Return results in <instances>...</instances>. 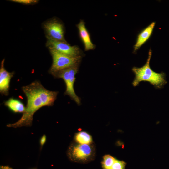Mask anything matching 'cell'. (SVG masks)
<instances>
[{"instance_id": "1", "label": "cell", "mask_w": 169, "mask_h": 169, "mask_svg": "<svg viewBox=\"0 0 169 169\" xmlns=\"http://www.w3.org/2000/svg\"><path fill=\"white\" fill-rule=\"evenodd\" d=\"M22 89L27 99L25 111L19 120L13 123L8 124L7 127L17 128L31 126L34 113L43 106H52L58 93L57 91L45 89L38 81L22 87Z\"/></svg>"}, {"instance_id": "2", "label": "cell", "mask_w": 169, "mask_h": 169, "mask_svg": "<svg viewBox=\"0 0 169 169\" xmlns=\"http://www.w3.org/2000/svg\"><path fill=\"white\" fill-rule=\"evenodd\" d=\"M152 55L151 49L149 50L148 58L145 64L141 67H133L132 71L135 78L132 84L134 87L138 85L142 81L147 82L156 88H161L167 81L163 73H158L151 68L150 63Z\"/></svg>"}, {"instance_id": "3", "label": "cell", "mask_w": 169, "mask_h": 169, "mask_svg": "<svg viewBox=\"0 0 169 169\" xmlns=\"http://www.w3.org/2000/svg\"><path fill=\"white\" fill-rule=\"evenodd\" d=\"M52 58V64L49 73L55 77L60 71L78 64H80L82 56H71L49 49Z\"/></svg>"}, {"instance_id": "4", "label": "cell", "mask_w": 169, "mask_h": 169, "mask_svg": "<svg viewBox=\"0 0 169 169\" xmlns=\"http://www.w3.org/2000/svg\"><path fill=\"white\" fill-rule=\"evenodd\" d=\"M79 64H78L64 69L58 72L55 76L63 79L66 85L64 94L68 95L79 105L80 104L81 99L75 93L74 84L75 75L78 71Z\"/></svg>"}, {"instance_id": "5", "label": "cell", "mask_w": 169, "mask_h": 169, "mask_svg": "<svg viewBox=\"0 0 169 169\" xmlns=\"http://www.w3.org/2000/svg\"><path fill=\"white\" fill-rule=\"evenodd\" d=\"M94 154V148L90 144H78L71 145L69 148L67 155L72 161L85 162L91 160Z\"/></svg>"}, {"instance_id": "6", "label": "cell", "mask_w": 169, "mask_h": 169, "mask_svg": "<svg viewBox=\"0 0 169 169\" xmlns=\"http://www.w3.org/2000/svg\"><path fill=\"white\" fill-rule=\"evenodd\" d=\"M47 39L67 42L64 37L63 24L56 18L47 21L43 24Z\"/></svg>"}, {"instance_id": "7", "label": "cell", "mask_w": 169, "mask_h": 169, "mask_svg": "<svg viewBox=\"0 0 169 169\" xmlns=\"http://www.w3.org/2000/svg\"><path fill=\"white\" fill-rule=\"evenodd\" d=\"M46 46L49 49L71 56H82V52L77 46H71L67 42L47 39Z\"/></svg>"}, {"instance_id": "8", "label": "cell", "mask_w": 169, "mask_h": 169, "mask_svg": "<svg viewBox=\"0 0 169 169\" xmlns=\"http://www.w3.org/2000/svg\"><path fill=\"white\" fill-rule=\"evenodd\" d=\"M5 59L1 61L0 68V92L5 96L8 95L11 79L14 72H10L6 70L4 67Z\"/></svg>"}, {"instance_id": "9", "label": "cell", "mask_w": 169, "mask_h": 169, "mask_svg": "<svg viewBox=\"0 0 169 169\" xmlns=\"http://www.w3.org/2000/svg\"><path fill=\"white\" fill-rule=\"evenodd\" d=\"M76 26L79 38L84 45V50L88 51L95 49L96 46L92 41L90 33L86 27L84 21L80 20Z\"/></svg>"}, {"instance_id": "10", "label": "cell", "mask_w": 169, "mask_h": 169, "mask_svg": "<svg viewBox=\"0 0 169 169\" xmlns=\"http://www.w3.org/2000/svg\"><path fill=\"white\" fill-rule=\"evenodd\" d=\"M155 25V22H152L138 35L134 47V52L138 49L149 39L152 33Z\"/></svg>"}, {"instance_id": "11", "label": "cell", "mask_w": 169, "mask_h": 169, "mask_svg": "<svg viewBox=\"0 0 169 169\" xmlns=\"http://www.w3.org/2000/svg\"><path fill=\"white\" fill-rule=\"evenodd\" d=\"M4 105L11 111L14 113H23L26 107L20 100L11 98L4 102Z\"/></svg>"}, {"instance_id": "12", "label": "cell", "mask_w": 169, "mask_h": 169, "mask_svg": "<svg viewBox=\"0 0 169 169\" xmlns=\"http://www.w3.org/2000/svg\"><path fill=\"white\" fill-rule=\"evenodd\" d=\"M74 139L78 144H90L92 142L91 136L85 131L77 133L75 136Z\"/></svg>"}, {"instance_id": "13", "label": "cell", "mask_w": 169, "mask_h": 169, "mask_svg": "<svg viewBox=\"0 0 169 169\" xmlns=\"http://www.w3.org/2000/svg\"><path fill=\"white\" fill-rule=\"evenodd\" d=\"M116 159L110 155H106L103 157L102 166L103 169H110Z\"/></svg>"}, {"instance_id": "14", "label": "cell", "mask_w": 169, "mask_h": 169, "mask_svg": "<svg viewBox=\"0 0 169 169\" xmlns=\"http://www.w3.org/2000/svg\"><path fill=\"white\" fill-rule=\"evenodd\" d=\"M126 163L122 161L115 160L110 169H125Z\"/></svg>"}, {"instance_id": "15", "label": "cell", "mask_w": 169, "mask_h": 169, "mask_svg": "<svg viewBox=\"0 0 169 169\" xmlns=\"http://www.w3.org/2000/svg\"><path fill=\"white\" fill-rule=\"evenodd\" d=\"M12 2L25 5H31L37 3L38 1L37 0H12Z\"/></svg>"}, {"instance_id": "16", "label": "cell", "mask_w": 169, "mask_h": 169, "mask_svg": "<svg viewBox=\"0 0 169 169\" xmlns=\"http://www.w3.org/2000/svg\"><path fill=\"white\" fill-rule=\"evenodd\" d=\"M46 136L44 134L40 138L39 140V144L41 149L46 143Z\"/></svg>"}, {"instance_id": "17", "label": "cell", "mask_w": 169, "mask_h": 169, "mask_svg": "<svg viewBox=\"0 0 169 169\" xmlns=\"http://www.w3.org/2000/svg\"><path fill=\"white\" fill-rule=\"evenodd\" d=\"M0 169H13L11 167L8 166H1Z\"/></svg>"}, {"instance_id": "18", "label": "cell", "mask_w": 169, "mask_h": 169, "mask_svg": "<svg viewBox=\"0 0 169 169\" xmlns=\"http://www.w3.org/2000/svg\"><path fill=\"white\" fill-rule=\"evenodd\" d=\"M37 169L36 168H32V169Z\"/></svg>"}]
</instances>
